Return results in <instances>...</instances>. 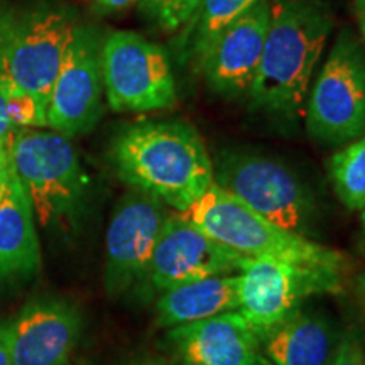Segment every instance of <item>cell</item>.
I'll return each mask as SVG.
<instances>
[{"mask_svg": "<svg viewBox=\"0 0 365 365\" xmlns=\"http://www.w3.org/2000/svg\"><path fill=\"white\" fill-rule=\"evenodd\" d=\"M269 27V0H259L213 39L196 70L225 97L249 95L257 76Z\"/></svg>", "mask_w": 365, "mask_h": 365, "instance_id": "13", "label": "cell"}, {"mask_svg": "<svg viewBox=\"0 0 365 365\" xmlns=\"http://www.w3.org/2000/svg\"><path fill=\"white\" fill-rule=\"evenodd\" d=\"M200 2L202 0H140V7L163 31L176 33L191 21Z\"/></svg>", "mask_w": 365, "mask_h": 365, "instance_id": "21", "label": "cell"}, {"mask_svg": "<svg viewBox=\"0 0 365 365\" xmlns=\"http://www.w3.org/2000/svg\"><path fill=\"white\" fill-rule=\"evenodd\" d=\"M168 215L166 205L140 190L130 191L118 202L105 237L108 293H120L145 277Z\"/></svg>", "mask_w": 365, "mask_h": 365, "instance_id": "12", "label": "cell"}, {"mask_svg": "<svg viewBox=\"0 0 365 365\" xmlns=\"http://www.w3.org/2000/svg\"><path fill=\"white\" fill-rule=\"evenodd\" d=\"M75 27L58 9H0V78L48 105Z\"/></svg>", "mask_w": 365, "mask_h": 365, "instance_id": "4", "label": "cell"}, {"mask_svg": "<svg viewBox=\"0 0 365 365\" xmlns=\"http://www.w3.org/2000/svg\"><path fill=\"white\" fill-rule=\"evenodd\" d=\"M7 115L14 127H44L48 125V105L19 86L9 83Z\"/></svg>", "mask_w": 365, "mask_h": 365, "instance_id": "22", "label": "cell"}, {"mask_svg": "<svg viewBox=\"0 0 365 365\" xmlns=\"http://www.w3.org/2000/svg\"><path fill=\"white\" fill-rule=\"evenodd\" d=\"M331 365H365V346L354 330L340 336Z\"/></svg>", "mask_w": 365, "mask_h": 365, "instance_id": "23", "label": "cell"}, {"mask_svg": "<svg viewBox=\"0 0 365 365\" xmlns=\"http://www.w3.org/2000/svg\"><path fill=\"white\" fill-rule=\"evenodd\" d=\"M102 41L91 27L76 26L48 103V125L66 137L83 134L102 117Z\"/></svg>", "mask_w": 365, "mask_h": 365, "instance_id": "10", "label": "cell"}, {"mask_svg": "<svg viewBox=\"0 0 365 365\" xmlns=\"http://www.w3.org/2000/svg\"><path fill=\"white\" fill-rule=\"evenodd\" d=\"M7 154L41 225L73 215L81 202L85 176L66 135L19 127L9 135Z\"/></svg>", "mask_w": 365, "mask_h": 365, "instance_id": "6", "label": "cell"}, {"mask_svg": "<svg viewBox=\"0 0 365 365\" xmlns=\"http://www.w3.org/2000/svg\"><path fill=\"white\" fill-rule=\"evenodd\" d=\"M103 90L113 112H156L178 100L166 49L132 31H115L102 41Z\"/></svg>", "mask_w": 365, "mask_h": 365, "instance_id": "7", "label": "cell"}, {"mask_svg": "<svg viewBox=\"0 0 365 365\" xmlns=\"http://www.w3.org/2000/svg\"><path fill=\"white\" fill-rule=\"evenodd\" d=\"M330 178L336 196L346 208H365V135L333 154Z\"/></svg>", "mask_w": 365, "mask_h": 365, "instance_id": "20", "label": "cell"}, {"mask_svg": "<svg viewBox=\"0 0 365 365\" xmlns=\"http://www.w3.org/2000/svg\"><path fill=\"white\" fill-rule=\"evenodd\" d=\"M218 244L252 261H279L344 272L345 257L307 237L282 230L217 182L181 213Z\"/></svg>", "mask_w": 365, "mask_h": 365, "instance_id": "3", "label": "cell"}, {"mask_svg": "<svg viewBox=\"0 0 365 365\" xmlns=\"http://www.w3.org/2000/svg\"><path fill=\"white\" fill-rule=\"evenodd\" d=\"M33 205L9 164L0 185V279L34 272L39 266Z\"/></svg>", "mask_w": 365, "mask_h": 365, "instance_id": "16", "label": "cell"}, {"mask_svg": "<svg viewBox=\"0 0 365 365\" xmlns=\"http://www.w3.org/2000/svg\"><path fill=\"white\" fill-rule=\"evenodd\" d=\"M170 339L185 365H272L239 312L171 328Z\"/></svg>", "mask_w": 365, "mask_h": 365, "instance_id": "14", "label": "cell"}, {"mask_svg": "<svg viewBox=\"0 0 365 365\" xmlns=\"http://www.w3.org/2000/svg\"><path fill=\"white\" fill-rule=\"evenodd\" d=\"M259 0H202L195 16L182 27L181 54L198 68L213 39L237 17L247 12Z\"/></svg>", "mask_w": 365, "mask_h": 365, "instance_id": "19", "label": "cell"}, {"mask_svg": "<svg viewBox=\"0 0 365 365\" xmlns=\"http://www.w3.org/2000/svg\"><path fill=\"white\" fill-rule=\"evenodd\" d=\"M80 317L65 303H41L11 327L12 365H65L80 336Z\"/></svg>", "mask_w": 365, "mask_h": 365, "instance_id": "15", "label": "cell"}, {"mask_svg": "<svg viewBox=\"0 0 365 365\" xmlns=\"http://www.w3.org/2000/svg\"><path fill=\"white\" fill-rule=\"evenodd\" d=\"M140 0H91V6L98 14H113L125 11Z\"/></svg>", "mask_w": 365, "mask_h": 365, "instance_id": "25", "label": "cell"}, {"mask_svg": "<svg viewBox=\"0 0 365 365\" xmlns=\"http://www.w3.org/2000/svg\"><path fill=\"white\" fill-rule=\"evenodd\" d=\"M333 27L323 0H269V27L249 97L261 110L296 115Z\"/></svg>", "mask_w": 365, "mask_h": 365, "instance_id": "2", "label": "cell"}, {"mask_svg": "<svg viewBox=\"0 0 365 365\" xmlns=\"http://www.w3.org/2000/svg\"><path fill=\"white\" fill-rule=\"evenodd\" d=\"M354 11H355V17H357L360 33H362V38L365 43V0H354Z\"/></svg>", "mask_w": 365, "mask_h": 365, "instance_id": "27", "label": "cell"}, {"mask_svg": "<svg viewBox=\"0 0 365 365\" xmlns=\"http://www.w3.org/2000/svg\"><path fill=\"white\" fill-rule=\"evenodd\" d=\"M357 291H359V299H360V304H362V309L365 313V272L362 276L359 277L357 281Z\"/></svg>", "mask_w": 365, "mask_h": 365, "instance_id": "29", "label": "cell"}, {"mask_svg": "<svg viewBox=\"0 0 365 365\" xmlns=\"http://www.w3.org/2000/svg\"><path fill=\"white\" fill-rule=\"evenodd\" d=\"M215 182L282 230L312 239L318 234V207L312 190L276 159L228 153L215 168Z\"/></svg>", "mask_w": 365, "mask_h": 365, "instance_id": "5", "label": "cell"}, {"mask_svg": "<svg viewBox=\"0 0 365 365\" xmlns=\"http://www.w3.org/2000/svg\"><path fill=\"white\" fill-rule=\"evenodd\" d=\"M0 365H12L11 327H0Z\"/></svg>", "mask_w": 365, "mask_h": 365, "instance_id": "26", "label": "cell"}, {"mask_svg": "<svg viewBox=\"0 0 365 365\" xmlns=\"http://www.w3.org/2000/svg\"><path fill=\"white\" fill-rule=\"evenodd\" d=\"M339 341V333L327 317L298 309L262 344L272 365H331Z\"/></svg>", "mask_w": 365, "mask_h": 365, "instance_id": "17", "label": "cell"}, {"mask_svg": "<svg viewBox=\"0 0 365 365\" xmlns=\"http://www.w3.org/2000/svg\"><path fill=\"white\" fill-rule=\"evenodd\" d=\"M158 318L163 327L176 328L239 309V274L185 282L159 294Z\"/></svg>", "mask_w": 365, "mask_h": 365, "instance_id": "18", "label": "cell"}, {"mask_svg": "<svg viewBox=\"0 0 365 365\" xmlns=\"http://www.w3.org/2000/svg\"><path fill=\"white\" fill-rule=\"evenodd\" d=\"M362 225H364V230H365V208L362 210Z\"/></svg>", "mask_w": 365, "mask_h": 365, "instance_id": "31", "label": "cell"}, {"mask_svg": "<svg viewBox=\"0 0 365 365\" xmlns=\"http://www.w3.org/2000/svg\"><path fill=\"white\" fill-rule=\"evenodd\" d=\"M341 271L245 259L239 271V312L261 344L314 294L339 293Z\"/></svg>", "mask_w": 365, "mask_h": 365, "instance_id": "9", "label": "cell"}, {"mask_svg": "<svg viewBox=\"0 0 365 365\" xmlns=\"http://www.w3.org/2000/svg\"><path fill=\"white\" fill-rule=\"evenodd\" d=\"M118 176L178 213L215 182V164L202 135L186 122H144L120 132L112 145Z\"/></svg>", "mask_w": 365, "mask_h": 365, "instance_id": "1", "label": "cell"}, {"mask_svg": "<svg viewBox=\"0 0 365 365\" xmlns=\"http://www.w3.org/2000/svg\"><path fill=\"white\" fill-rule=\"evenodd\" d=\"M307 129L325 144H344L365 134V54L349 29L339 34L309 86Z\"/></svg>", "mask_w": 365, "mask_h": 365, "instance_id": "8", "label": "cell"}, {"mask_svg": "<svg viewBox=\"0 0 365 365\" xmlns=\"http://www.w3.org/2000/svg\"><path fill=\"white\" fill-rule=\"evenodd\" d=\"M245 257L218 244L181 213H170L164 222L145 277L163 293L185 282L227 276L240 271Z\"/></svg>", "mask_w": 365, "mask_h": 365, "instance_id": "11", "label": "cell"}, {"mask_svg": "<svg viewBox=\"0 0 365 365\" xmlns=\"http://www.w3.org/2000/svg\"><path fill=\"white\" fill-rule=\"evenodd\" d=\"M9 170V154H7V148H4L0 150V185H2L4 178L7 175Z\"/></svg>", "mask_w": 365, "mask_h": 365, "instance_id": "28", "label": "cell"}, {"mask_svg": "<svg viewBox=\"0 0 365 365\" xmlns=\"http://www.w3.org/2000/svg\"><path fill=\"white\" fill-rule=\"evenodd\" d=\"M7 140L9 139H0V150H2L4 148H7Z\"/></svg>", "mask_w": 365, "mask_h": 365, "instance_id": "30", "label": "cell"}, {"mask_svg": "<svg viewBox=\"0 0 365 365\" xmlns=\"http://www.w3.org/2000/svg\"><path fill=\"white\" fill-rule=\"evenodd\" d=\"M7 93L9 81L0 78V139H9L14 127L7 115Z\"/></svg>", "mask_w": 365, "mask_h": 365, "instance_id": "24", "label": "cell"}]
</instances>
